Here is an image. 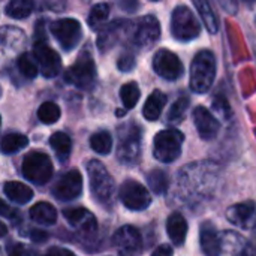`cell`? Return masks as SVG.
Listing matches in <instances>:
<instances>
[{
  "label": "cell",
  "mask_w": 256,
  "mask_h": 256,
  "mask_svg": "<svg viewBox=\"0 0 256 256\" xmlns=\"http://www.w3.org/2000/svg\"><path fill=\"white\" fill-rule=\"evenodd\" d=\"M242 256H256V224L252 230L249 240L246 242V244L242 250Z\"/></svg>",
  "instance_id": "cell-36"
},
{
  "label": "cell",
  "mask_w": 256,
  "mask_h": 256,
  "mask_svg": "<svg viewBox=\"0 0 256 256\" xmlns=\"http://www.w3.org/2000/svg\"><path fill=\"white\" fill-rule=\"evenodd\" d=\"M33 57L36 60L38 69L40 70V74L46 78H54L58 75L60 69H62V60L60 56L51 48L48 46L45 42H39L34 44V50H33Z\"/></svg>",
  "instance_id": "cell-12"
},
{
  "label": "cell",
  "mask_w": 256,
  "mask_h": 256,
  "mask_svg": "<svg viewBox=\"0 0 256 256\" xmlns=\"http://www.w3.org/2000/svg\"><path fill=\"white\" fill-rule=\"evenodd\" d=\"M44 36H45V34H44V21L40 20V21H38L36 28H34V39H36L34 44L45 42V38H44Z\"/></svg>",
  "instance_id": "cell-37"
},
{
  "label": "cell",
  "mask_w": 256,
  "mask_h": 256,
  "mask_svg": "<svg viewBox=\"0 0 256 256\" xmlns=\"http://www.w3.org/2000/svg\"><path fill=\"white\" fill-rule=\"evenodd\" d=\"M200 243L206 256H219L222 252V237L210 222H204L200 231Z\"/></svg>",
  "instance_id": "cell-17"
},
{
  "label": "cell",
  "mask_w": 256,
  "mask_h": 256,
  "mask_svg": "<svg viewBox=\"0 0 256 256\" xmlns=\"http://www.w3.org/2000/svg\"><path fill=\"white\" fill-rule=\"evenodd\" d=\"M194 4L198 9V12H200L201 18H202V22L206 24L207 30L210 33H213V34L218 33L219 24H218V18H216V15H214V12L212 9L210 3L208 2H204V0H195Z\"/></svg>",
  "instance_id": "cell-25"
},
{
  "label": "cell",
  "mask_w": 256,
  "mask_h": 256,
  "mask_svg": "<svg viewBox=\"0 0 256 256\" xmlns=\"http://www.w3.org/2000/svg\"><path fill=\"white\" fill-rule=\"evenodd\" d=\"M118 196L126 208L134 212H142L152 204L150 192L135 180H126L118 190Z\"/></svg>",
  "instance_id": "cell-8"
},
{
  "label": "cell",
  "mask_w": 256,
  "mask_h": 256,
  "mask_svg": "<svg viewBox=\"0 0 256 256\" xmlns=\"http://www.w3.org/2000/svg\"><path fill=\"white\" fill-rule=\"evenodd\" d=\"M21 171L28 182L34 184H45L52 177V164L45 153L30 152L22 159Z\"/></svg>",
  "instance_id": "cell-5"
},
{
  "label": "cell",
  "mask_w": 256,
  "mask_h": 256,
  "mask_svg": "<svg viewBox=\"0 0 256 256\" xmlns=\"http://www.w3.org/2000/svg\"><path fill=\"white\" fill-rule=\"evenodd\" d=\"M60 108L54 102H44L38 110V117L44 124H52L60 118Z\"/></svg>",
  "instance_id": "cell-30"
},
{
  "label": "cell",
  "mask_w": 256,
  "mask_h": 256,
  "mask_svg": "<svg viewBox=\"0 0 256 256\" xmlns=\"http://www.w3.org/2000/svg\"><path fill=\"white\" fill-rule=\"evenodd\" d=\"M0 256H2V250H0Z\"/></svg>",
  "instance_id": "cell-47"
},
{
  "label": "cell",
  "mask_w": 256,
  "mask_h": 256,
  "mask_svg": "<svg viewBox=\"0 0 256 256\" xmlns=\"http://www.w3.org/2000/svg\"><path fill=\"white\" fill-rule=\"evenodd\" d=\"M194 120H195V126L198 129V134H200V136L202 140H207V141L213 140L220 130V123L204 106H196L195 108Z\"/></svg>",
  "instance_id": "cell-14"
},
{
  "label": "cell",
  "mask_w": 256,
  "mask_h": 256,
  "mask_svg": "<svg viewBox=\"0 0 256 256\" xmlns=\"http://www.w3.org/2000/svg\"><path fill=\"white\" fill-rule=\"evenodd\" d=\"M51 256H75L70 250H68V249H62V248H52V249H50V252H48Z\"/></svg>",
  "instance_id": "cell-40"
},
{
  "label": "cell",
  "mask_w": 256,
  "mask_h": 256,
  "mask_svg": "<svg viewBox=\"0 0 256 256\" xmlns=\"http://www.w3.org/2000/svg\"><path fill=\"white\" fill-rule=\"evenodd\" d=\"M120 135V146L117 150V156L124 164H135L140 159L141 153V132L136 126H128Z\"/></svg>",
  "instance_id": "cell-11"
},
{
  "label": "cell",
  "mask_w": 256,
  "mask_h": 256,
  "mask_svg": "<svg viewBox=\"0 0 256 256\" xmlns=\"http://www.w3.org/2000/svg\"><path fill=\"white\" fill-rule=\"evenodd\" d=\"M48 238V236L45 234V232H40V231H36V232H33L32 234V240L33 242H39V243H42V242H45Z\"/></svg>",
  "instance_id": "cell-41"
},
{
  "label": "cell",
  "mask_w": 256,
  "mask_h": 256,
  "mask_svg": "<svg viewBox=\"0 0 256 256\" xmlns=\"http://www.w3.org/2000/svg\"><path fill=\"white\" fill-rule=\"evenodd\" d=\"M255 214L256 207L254 202H242V204H236V206H232V207L228 208L226 219L232 225L246 230L255 220Z\"/></svg>",
  "instance_id": "cell-18"
},
{
  "label": "cell",
  "mask_w": 256,
  "mask_h": 256,
  "mask_svg": "<svg viewBox=\"0 0 256 256\" xmlns=\"http://www.w3.org/2000/svg\"><path fill=\"white\" fill-rule=\"evenodd\" d=\"M152 256H172V249L168 244H162L153 252Z\"/></svg>",
  "instance_id": "cell-39"
},
{
  "label": "cell",
  "mask_w": 256,
  "mask_h": 256,
  "mask_svg": "<svg viewBox=\"0 0 256 256\" xmlns=\"http://www.w3.org/2000/svg\"><path fill=\"white\" fill-rule=\"evenodd\" d=\"M147 183H148L152 192H154L156 195H164L168 190L170 178H168V174L165 171H162V170H153L147 176Z\"/></svg>",
  "instance_id": "cell-27"
},
{
  "label": "cell",
  "mask_w": 256,
  "mask_h": 256,
  "mask_svg": "<svg viewBox=\"0 0 256 256\" xmlns=\"http://www.w3.org/2000/svg\"><path fill=\"white\" fill-rule=\"evenodd\" d=\"M135 57L132 54H123L120 56L118 62H117V68L122 70V72H130L134 68H135Z\"/></svg>",
  "instance_id": "cell-35"
},
{
  "label": "cell",
  "mask_w": 256,
  "mask_h": 256,
  "mask_svg": "<svg viewBox=\"0 0 256 256\" xmlns=\"http://www.w3.org/2000/svg\"><path fill=\"white\" fill-rule=\"evenodd\" d=\"M110 16V4L108 3H98L96 6L92 8L90 14H88V26L92 28H98L100 27Z\"/></svg>",
  "instance_id": "cell-31"
},
{
  "label": "cell",
  "mask_w": 256,
  "mask_h": 256,
  "mask_svg": "<svg viewBox=\"0 0 256 256\" xmlns=\"http://www.w3.org/2000/svg\"><path fill=\"white\" fill-rule=\"evenodd\" d=\"M81 192H82V176L78 170L68 171L52 189L54 196L62 201H72L78 198Z\"/></svg>",
  "instance_id": "cell-13"
},
{
  "label": "cell",
  "mask_w": 256,
  "mask_h": 256,
  "mask_svg": "<svg viewBox=\"0 0 256 256\" xmlns=\"http://www.w3.org/2000/svg\"><path fill=\"white\" fill-rule=\"evenodd\" d=\"M16 64H18V69H20V72H21L22 76H26V78H28V80L36 78L39 69H38L36 60H34V57H33L32 54L24 52V54L18 58V63H16Z\"/></svg>",
  "instance_id": "cell-32"
},
{
  "label": "cell",
  "mask_w": 256,
  "mask_h": 256,
  "mask_svg": "<svg viewBox=\"0 0 256 256\" xmlns=\"http://www.w3.org/2000/svg\"><path fill=\"white\" fill-rule=\"evenodd\" d=\"M10 256H21V252L18 250V249H15V250H12V254Z\"/></svg>",
  "instance_id": "cell-43"
},
{
  "label": "cell",
  "mask_w": 256,
  "mask_h": 256,
  "mask_svg": "<svg viewBox=\"0 0 256 256\" xmlns=\"http://www.w3.org/2000/svg\"><path fill=\"white\" fill-rule=\"evenodd\" d=\"M0 124H2V118H0Z\"/></svg>",
  "instance_id": "cell-46"
},
{
  "label": "cell",
  "mask_w": 256,
  "mask_h": 256,
  "mask_svg": "<svg viewBox=\"0 0 256 256\" xmlns=\"http://www.w3.org/2000/svg\"><path fill=\"white\" fill-rule=\"evenodd\" d=\"M8 234V228H6V225L4 224H2L0 222V237H4Z\"/></svg>",
  "instance_id": "cell-42"
},
{
  "label": "cell",
  "mask_w": 256,
  "mask_h": 256,
  "mask_svg": "<svg viewBox=\"0 0 256 256\" xmlns=\"http://www.w3.org/2000/svg\"><path fill=\"white\" fill-rule=\"evenodd\" d=\"M50 30L56 40L60 44V46L66 51L75 48L82 36V28L80 21L74 18H62L54 22H51Z\"/></svg>",
  "instance_id": "cell-7"
},
{
  "label": "cell",
  "mask_w": 256,
  "mask_h": 256,
  "mask_svg": "<svg viewBox=\"0 0 256 256\" xmlns=\"http://www.w3.org/2000/svg\"><path fill=\"white\" fill-rule=\"evenodd\" d=\"M50 144H51L52 150L56 152V154L58 156V159L66 160L68 156L70 154L72 141H70L69 135H66L64 132H56V134H52L51 138H50Z\"/></svg>",
  "instance_id": "cell-24"
},
{
  "label": "cell",
  "mask_w": 256,
  "mask_h": 256,
  "mask_svg": "<svg viewBox=\"0 0 256 256\" xmlns=\"http://www.w3.org/2000/svg\"><path fill=\"white\" fill-rule=\"evenodd\" d=\"M33 2L30 0H12L10 3L6 4V15L14 18V20H22L27 18L32 10H33Z\"/></svg>",
  "instance_id": "cell-26"
},
{
  "label": "cell",
  "mask_w": 256,
  "mask_h": 256,
  "mask_svg": "<svg viewBox=\"0 0 256 256\" xmlns=\"http://www.w3.org/2000/svg\"><path fill=\"white\" fill-rule=\"evenodd\" d=\"M0 93H2V90H0Z\"/></svg>",
  "instance_id": "cell-48"
},
{
  "label": "cell",
  "mask_w": 256,
  "mask_h": 256,
  "mask_svg": "<svg viewBox=\"0 0 256 256\" xmlns=\"http://www.w3.org/2000/svg\"><path fill=\"white\" fill-rule=\"evenodd\" d=\"M87 174H88V182H90V190L100 204L108 206L112 202L114 196V180L104 166L102 162L99 160H90L87 164Z\"/></svg>",
  "instance_id": "cell-2"
},
{
  "label": "cell",
  "mask_w": 256,
  "mask_h": 256,
  "mask_svg": "<svg viewBox=\"0 0 256 256\" xmlns=\"http://www.w3.org/2000/svg\"><path fill=\"white\" fill-rule=\"evenodd\" d=\"M171 33L180 42H189L200 36L201 24L188 6H177L172 10Z\"/></svg>",
  "instance_id": "cell-4"
},
{
  "label": "cell",
  "mask_w": 256,
  "mask_h": 256,
  "mask_svg": "<svg viewBox=\"0 0 256 256\" xmlns=\"http://www.w3.org/2000/svg\"><path fill=\"white\" fill-rule=\"evenodd\" d=\"M160 36V26L156 16L146 15L140 18L132 28V40L141 48L152 46Z\"/></svg>",
  "instance_id": "cell-9"
},
{
  "label": "cell",
  "mask_w": 256,
  "mask_h": 256,
  "mask_svg": "<svg viewBox=\"0 0 256 256\" xmlns=\"http://www.w3.org/2000/svg\"><path fill=\"white\" fill-rule=\"evenodd\" d=\"M14 214H15V212L4 202V201H2L0 200V216H4V218H9V219H12L14 218Z\"/></svg>",
  "instance_id": "cell-38"
},
{
  "label": "cell",
  "mask_w": 256,
  "mask_h": 256,
  "mask_svg": "<svg viewBox=\"0 0 256 256\" xmlns=\"http://www.w3.org/2000/svg\"><path fill=\"white\" fill-rule=\"evenodd\" d=\"M40 256H51L50 254H46V255H40Z\"/></svg>",
  "instance_id": "cell-45"
},
{
  "label": "cell",
  "mask_w": 256,
  "mask_h": 256,
  "mask_svg": "<svg viewBox=\"0 0 256 256\" xmlns=\"http://www.w3.org/2000/svg\"><path fill=\"white\" fill-rule=\"evenodd\" d=\"M63 216L69 222V225L84 234H93L98 228L94 216L86 208H68L63 212Z\"/></svg>",
  "instance_id": "cell-16"
},
{
  "label": "cell",
  "mask_w": 256,
  "mask_h": 256,
  "mask_svg": "<svg viewBox=\"0 0 256 256\" xmlns=\"http://www.w3.org/2000/svg\"><path fill=\"white\" fill-rule=\"evenodd\" d=\"M112 242L123 254H130V255L138 252L142 246V238H141L140 231L134 226H129V225L120 228L114 234Z\"/></svg>",
  "instance_id": "cell-15"
},
{
  "label": "cell",
  "mask_w": 256,
  "mask_h": 256,
  "mask_svg": "<svg viewBox=\"0 0 256 256\" xmlns=\"http://www.w3.org/2000/svg\"><path fill=\"white\" fill-rule=\"evenodd\" d=\"M64 80L78 88H90L96 80V66L93 58L88 54L80 56L75 64L66 70Z\"/></svg>",
  "instance_id": "cell-6"
},
{
  "label": "cell",
  "mask_w": 256,
  "mask_h": 256,
  "mask_svg": "<svg viewBox=\"0 0 256 256\" xmlns=\"http://www.w3.org/2000/svg\"><path fill=\"white\" fill-rule=\"evenodd\" d=\"M120 256H132L130 254H123V252H120Z\"/></svg>",
  "instance_id": "cell-44"
},
{
  "label": "cell",
  "mask_w": 256,
  "mask_h": 256,
  "mask_svg": "<svg viewBox=\"0 0 256 256\" xmlns=\"http://www.w3.org/2000/svg\"><path fill=\"white\" fill-rule=\"evenodd\" d=\"M28 144V138L22 134H9L0 141V152L3 154H12L22 150Z\"/></svg>",
  "instance_id": "cell-23"
},
{
  "label": "cell",
  "mask_w": 256,
  "mask_h": 256,
  "mask_svg": "<svg viewBox=\"0 0 256 256\" xmlns=\"http://www.w3.org/2000/svg\"><path fill=\"white\" fill-rule=\"evenodd\" d=\"M184 136L177 129H165L160 130L154 136L153 154L162 164H171L177 160L182 154Z\"/></svg>",
  "instance_id": "cell-3"
},
{
  "label": "cell",
  "mask_w": 256,
  "mask_h": 256,
  "mask_svg": "<svg viewBox=\"0 0 256 256\" xmlns=\"http://www.w3.org/2000/svg\"><path fill=\"white\" fill-rule=\"evenodd\" d=\"M166 232L176 246H182L188 236V222L182 213H172L166 220Z\"/></svg>",
  "instance_id": "cell-19"
},
{
  "label": "cell",
  "mask_w": 256,
  "mask_h": 256,
  "mask_svg": "<svg viewBox=\"0 0 256 256\" xmlns=\"http://www.w3.org/2000/svg\"><path fill=\"white\" fill-rule=\"evenodd\" d=\"M140 96H141L140 87L134 81L132 82H126L120 88V98H122V102L124 105V110H132L138 104Z\"/></svg>",
  "instance_id": "cell-28"
},
{
  "label": "cell",
  "mask_w": 256,
  "mask_h": 256,
  "mask_svg": "<svg viewBox=\"0 0 256 256\" xmlns=\"http://www.w3.org/2000/svg\"><path fill=\"white\" fill-rule=\"evenodd\" d=\"M188 106H189V98L188 96H180L174 104L170 108V112L166 116L168 122L170 123H180L188 111Z\"/></svg>",
  "instance_id": "cell-33"
},
{
  "label": "cell",
  "mask_w": 256,
  "mask_h": 256,
  "mask_svg": "<svg viewBox=\"0 0 256 256\" xmlns=\"http://www.w3.org/2000/svg\"><path fill=\"white\" fill-rule=\"evenodd\" d=\"M213 110L220 114L225 120L231 118L232 116V110H231V105L228 102V99L224 96V94H216V98L213 99Z\"/></svg>",
  "instance_id": "cell-34"
},
{
  "label": "cell",
  "mask_w": 256,
  "mask_h": 256,
  "mask_svg": "<svg viewBox=\"0 0 256 256\" xmlns=\"http://www.w3.org/2000/svg\"><path fill=\"white\" fill-rule=\"evenodd\" d=\"M216 78V57L212 51H200L190 64V88L195 93H207Z\"/></svg>",
  "instance_id": "cell-1"
},
{
  "label": "cell",
  "mask_w": 256,
  "mask_h": 256,
  "mask_svg": "<svg viewBox=\"0 0 256 256\" xmlns=\"http://www.w3.org/2000/svg\"><path fill=\"white\" fill-rule=\"evenodd\" d=\"M30 219L38 225H54L57 222V210L48 202H38L30 208Z\"/></svg>",
  "instance_id": "cell-20"
},
{
  "label": "cell",
  "mask_w": 256,
  "mask_h": 256,
  "mask_svg": "<svg viewBox=\"0 0 256 256\" xmlns=\"http://www.w3.org/2000/svg\"><path fill=\"white\" fill-rule=\"evenodd\" d=\"M3 189H4L6 196L16 204H27L33 200V190L30 188H27L24 183L8 182V183H4Z\"/></svg>",
  "instance_id": "cell-22"
},
{
  "label": "cell",
  "mask_w": 256,
  "mask_h": 256,
  "mask_svg": "<svg viewBox=\"0 0 256 256\" xmlns=\"http://www.w3.org/2000/svg\"><path fill=\"white\" fill-rule=\"evenodd\" d=\"M166 104V96L165 93H162L160 90H154L148 99L146 100L144 104V108H142V116L148 120V122H156L164 110Z\"/></svg>",
  "instance_id": "cell-21"
},
{
  "label": "cell",
  "mask_w": 256,
  "mask_h": 256,
  "mask_svg": "<svg viewBox=\"0 0 256 256\" xmlns=\"http://www.w3.org/2000/svg\"><path fill=\"white\" fill-rule=\"evenodd\" d=\"M90 147L99 154H108L112 148V138L108 132H96L90 138Z\"/></svg>",
  "instance_id": "cell-29"
},
{
  "label": "cell",
  "mask_w": 256,
  "mask_h": 256,
  "mask_svg": "<svg viewBox=\"0 0 256 256\" xmlns=\"http://www.w3.org/2000/svg\"><path fill=\"white\" fill-rule=\"evenodd\" d=\"M153 69L159 76H162L168 81L178 80L184 72V68H183V63L180 62V58L168 50H159L154 54Z\"/></svg>",
  "instance_id": "cell-10"
}]
</instances>
